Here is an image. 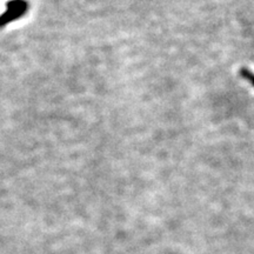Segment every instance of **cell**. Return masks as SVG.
<instances>
[{"instance_id":"1","label":"cell","mask_w":254,"mask_h":254,"mask_svg":"<svg viewBox=\"0 0 254 254\" xmlns=\"http://www.w3.org/2000/svg\"><path fill=\"white\" fill-rule=\"evenodd\" d=\"M7 11L4 14L0 15V27H4L6 25L21 18L27 12L28 4L25 0H12L7 2Z\"/></svg>"},{"instance_id":"2","label":"cell","mask_w":254,"mask_h":254,"mask_svg":"<svg viewBox=\"0 0 254 254\" xmlns=\"http://www.w3.org/2000/svg\"><path fill=\"white\" fill-rule=\"evenodd\" d=\"M239 74H240V77H241V78L245 79L246 81H249L250 84L252 85V86L254 87V73L251 72L250 69H247V68H245V67H243V68H240Z\"/></svg>"}]
</instances>
